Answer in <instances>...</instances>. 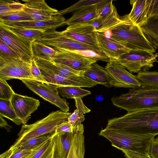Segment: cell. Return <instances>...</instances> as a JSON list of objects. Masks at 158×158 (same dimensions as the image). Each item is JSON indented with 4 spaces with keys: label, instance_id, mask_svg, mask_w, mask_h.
Instances as JSON below:
<instances>
[{
    "label": "cell",
    "instance_id": "6",
    "mask_svg": "<svg viewBox=\"0 0 158 158\" xmlns=\"http://www.w3.org/2000/svg\"><path fill=\"white\" fill-rule=\"evenodd\" d=\"M37 41L54 49H63L76 52H90L102 58L106 62L110 61L99 47L85 44L70 38L61 31H57L56 29L47 30L44 35Z\"/></svg>",
    "mask_w": 158,
    "mask_h": 158
},
{
    "label": "cell",
    "instance_id": "22",
    "mask_svg": "<svg viewBox=\"0 0 158 158\" xmlns=\"http://www.w3.org/2000/svg\"><path fill=\"white\" fill-rule=\"evenodd\" d=\"M83 76L94 81L97 84H101L107 88L112 87V80L105 68L96 62L92 64L89 69L84 72Z\"/></svg>",
    "mask_w": 158,
    "mask_h": 158
},
{
    "label": "cell",
    "instance_id": "8",
    "mask_svg": "<svg viewBox=\"0 0 158 158\" xmlns=\"http://www.w3.org/2000/svg\"><path fill=\"white\" fill-rule=\"evenodd\" d=\"M21 81L28 89L44 100L56 106L63 111H69V107L66 100L59 95V86L33 80Z\"/></svg>",
    "mask_w": 158,
    "mask_h": 158
},
{
    "label": "cell",
    "instance_id": "32",
    "mask_svg": "<svg viewBox=\"0 0 158 158\" xmlns=\"http://www.w3.org/2000/svg\"><path fill=\"white\" fill-rule=\"evenodd\" d=\"M81 88L74 86H63L59 87L58 90L62 97L67 98H81L91 94L90 91Z\"/></svg>",
    "mask_w": 158,
    "mask_h": 158
},
{
    "label": "cell",
    "instance_id": "3",
    "mask_svg": "<svg viewBox=\"0 0 158 158\" xmlns=\"http://www.w3.org/2000/svg\"><path fill=\"white\" fill-rule=\"evenodd\" d=\"M99 135L110 141L113 146L121 151H129L146 156H149L150 147L155 136L106 128L102 129Z\"/></svg>",
    "mask_w": 158,
    "mask_h": 158
},
{
    "label": "cell",
    "instance_id": "18",
    "mask_svg": "<svg viewBox=\"0 0 158 158\" xmlns=\"http://www.w3.org/2000/svg\"><path fill=\"white\" fill-rule=\"evenodd\" d=\"M66 22L65 19L63 16L58 15L48 20H33L3 23L6 25L14 26L26 29L47 30L56 29L57 28L66 25Z\"/></svg>",
    "mask_w": 158,
    "mask_h": 158
},
{
    "label": "cell",
    "instance_id": "24",
    "mask_svg": "<svg viewBox=\"0 0 158 158\" xmlns=\"http://www.w3.org/2000/svg\"><path fill=\"white\" fill-rule=\"evenodd\" d=\"M145 37L156 49H158V14L147 18L140 27Z\"/></svg>",
    "mask_w": 158,
    "mask_h": 158
},
{
    "label": "cell",
    "instance_id": "2",
    "mask_svg": "<svg viewBox=\"0 0 158 158\" xmlns=\"http://www.w3.org/2000/svg\"><path fill=\"white\" fill-rule=\"evenodd\" d=\"M114 106L127 112L158 109V89L141 86L111 98Z\"/></svg>",
    "mask_w": 158,
    "mask_h": 158
},
{
    "label": "cell",
    "instance_id": "10",
    "mask_svg": "<svg viewBox=\"0 0 158 158\" xmlns=\"http://www.w3.org/2000/svg\"><path fill=\"white\" fill-rule=\"evenodd\" d=\"M31 63L20 58L0 59V78L5 80L17 79L35 81L30 70Z\"/></svg>",
    "mask_w": 158,
    "mask_h": 158
},
{
    "label": "cell",
    "instance_id": "34",
    "mask_svg": "<svg viewBox=\"0 0 158 158\" xmlns=\"http://www.w3.org/2000/svg\"><path fill=\"white\" fill-rule=\"evenodd\" d=\"M43 145L36 149L31 150L10 147L0 155V158H31Z\"/></svg>",
    "mask_w": 158,
    "mask_h": 158
},
{
    "label": "cell",
    "instance_id": "21",
    "mask_svg": "<svg viewBox=\"0 0 158 158\" xmlns=\"http://www.w3.org/2000/svg\"><path fill=\"white\" fill-rule=\"evenodd\" d=\"M96 5L85 7L75 11L72 16L66 20V25L69 26L78 24H90L98 17Z\"/></svg>",
    "mask_w": 158,
    "mask_h": 158
},
{
    "label": "cell",
    "instance_id": "45",
    "mask_svg": "<svg viewBox=\"0 0 158 158\" xmlns=\"http://www.w3.org/2000/svg\"><path fill=\"white\" fill-rule=\"evenodd\" d=\"M122 151L127 158H151L149 156L142 155L129 151Z\"/></svg>",
    "mask_w": 158,
    "mask_h": 158
},
{
    "label": "cell",
    "instance_id": "25",
    "mask_svg": "<svg viewBox=\"0 0 158 158\" xmlns=\"http://www.w3.org/2000/svg\"><path fill=\"white\" fill-rule=\"evenodd\" d=\"M121 21L115 7L110 14L94 20L90 24L94 27L96 31L102 33L113 28Z\"/></svg>",
    "mask_w": 158,
    "mask_h": 158
},
{
    "label": "cell",
    "instance_id": "1",
    "mask_svg": "<svg viewBox=\"0 0 158 158\" xmlns=\"http://www.w3.org/2000/svg\"><path fill=\"white\" fill-rule=\"evenodd\" d=\"M106 128L156 136L158 135V109L127 112L120 117L108 119Z\"/></svg>",
    "mask_w": 158,
    "mask_h": 158
},
{
    "label": "cell",
    "instance_id": "48",
    "mask_svg": "<svg viewBox=\"0 0 158 158\" xmlns=\"http://www.w3.org/2000/svg\"><path fill=\"white\" fill-rule=\"evenodd\" d=\"M154 140L156 141V142H158V137H157L156 139H154Z\"/></svg>",
    "mask_w": 158,
    "mask_h": 158
},
{
    "label": "cell",
    "instance_id": "42",
    "mask_svg": "<svg viewBox=\"0 0 158 158\" xmlns=\"http://www.w3.org/2000/svg\"><path fill=\"white\" fill-rule=\"evenodd\" d=\"M30 70L32 75L35 81L47 84L37 66L34 58L31 62Z\"/></svg>",
    "mask_w": 158,
    "mask_h": 158
},
{
    "label": "cell",
    "instance_id": "36",
    "mask_svg": "<svg viewBox=\"0 0 158 158\" xmlns=\"http://www.w3.org/2000/svg\"><path fill=\"white\" fill-rule=\"evenodd\" d=\"M54 136L46 142L31 158H55Z\"/></svg>",
    "mask_w": 158,
    "mask_h": 158
},
{
    "label": "cell",
    "instance_id": "15",
    "mask_svg": "<svg viewBox=\"0 0 158 158\" xmlns=\"http://www.w3.org/2000/svg\"><path fill=\"white\" fill-rule=\"evenodd\" d=\"M18 117L26 124L31 114L36 110L40 105L39 100L32 97L15 93L10 100Z\"/></svg>",
    "mask_w": 158,
    "mask_h": 158
},
{
    "label": "cell",
    "instance_id": "28",
    "mask_svg": "<svg viewBox=\"0 0 158 158\" xmlns=\"http://www.w3.org/2000/svg\"><path fill=\"white\" fill-rule=\"evenodd\" d=\"M2 25L10 31L32 41L40 39L47 30L41 29H29L20 27L6 25L0 22Z\"/></svg>",
    "mask_w": 158,
    "mask_h": 158
},
{
    "label": "cell",
    "instance_id": "4",
    "mask_svg": "<svg viewBox=\"0 0 158 158\" xmlns=\"http://www.w3.org/2000/svg\"><path fill=\"white\" fill-rule=\"evenodd\" d=\"M110 38L131 49H142L156 52V49L144 35L140 27L130 22L126 15L117 25L109 30Z\"/></svg>",
    "mask_w": 158,
    "mask_h": 158
},
{
    "label": "cell",
    "instance_id": "14",
    "mask_svg": "<svg viewBox=\"0 0 158 158\" xmlns=\"http://www.w3.org/2000/svg\"><path fill=\"white\" fill-rule=\"evenodd\" d=\"M66 36L88 45L98 47L97 32L90 24H78L68 26L61 31Z\"/></svg>",
    "mask_w": 158,
    "mask_h": 158
},
{
    "label": "cell",
    "instance_id": "39",
    "mask_svg": "<svg viewBox=\"0 0 158 158\" xmlns=\"http://www.w3.org/2000/svg\"><path fill=\"white\" fill-rule=\"evenodd\" d=\"M16 58H20L14 50L0 39V59L9 60Z\"/></svg>",
    "mask_w": 158,
    "mask_h": 158
},
{
    "label": "cell",
    "instance_id": "37",
    "mask_svg": "<svg viewBox=\"0 0 158 158\" xmlns=\"http://www.w3.org/2000/svg\"><path fill=\"white\" fill-rule=\"evenodd\" d=\"M0 20L4 23L33 20L23 10L0 16Z\"/></svg>",
    "mask_w": 158,
    "mask_h": 158
},
{
    "label": "cell",
    "instance_id": "38",
    "mask_svg": "<svg viewBox=\"0 0 158 158\" xmlns=\"http://www.w3.org/2000/svg\"><path fill=\"white\" fill-rule=\"evenodd\" d=\"M104 0H81L75 3L70 7L58 11V15H63L75 11L82 8L90 6L96 5Z\"/></svg>",
    "mask_w": 158,
    "mask_h": 158
},
{
    "label": "cell",
    "instance_id": "5",
    "mask_svg": "<svg viewBox=\"0 0 158 158\" xmlns=\"http://www.w3.org/2000/svg\"><path fill=\"white\" fill-rule=\"evenodd\" d=\"M71 114L58 110L51 112L45 117L32 124L23 125L17 135L18 138L13 145L54 132L60 124L67 120Z\"/></svg>",
    "mask_w": 158,
    "mask_h": 158
},
{
    "label": "cell",
    "instance_id": "29",
    "mask_svg": "<svg viewBox=\"0 0 158 158\" xmlns=\"http://www.w3.org/2000/svg\"><path fill=\"white\" fill-rule=\"evenodd\" d=\"M85 153L83 133H74L67 158H84Z\"/></svg>",
    "mask_w": 158,
    "mask_h": 158
},
{
    "label": "cell",
    "instance_id": "16",
    "mask_svg": "<svg viewBox=\"0 0 158 158\" xmlns=\"http://www.w3.org/2000/svg\"><path fill=\"white\" fill-rule=\"evenodd\" d=\"M23 11L33 20L51 19L58 15V11L49 6L44 0H24Z\"/></svg>",
    "mask_w": 158,
    "mask_h": 158
},
{
    "label": "cell",
    "instance_id": "35",
    "mask_svg": "<svg viewBox=\"0 0 158 158\" xmlns=\"http://www.w3.org/2000/svg\"><path fill=\"white\" fill-rule=\"evenodd\" d=\"M24 4L18 0H0V16L23 10Z\"/></svg>",
    "mask_w": 158,
    "mask_h": 158
},
{
    "label": "cell",
    "instance_id": "17",
    "mask_svg": "<svg viewBox=\"0 0 158 158\" xmlns=\"http://www.w3.org/2000/svg\"><path fill=\"white\" fill-rule=\"evenodd\" d=\"M98 46L110 59L113 62L131 49L123 44L111 38L107 37L103 33L97 32Z\"/></svg>",
    "mask_w": 158,
    "mask_h": 158
},
{
    "label": "cell",
    "instance_id": "44",
    "mask_svg": "<svg viewBox=\"0 0 158 158\" xmlns=\"http://www.w3.org/2000/svg\"><path fill=\"white\" fill-rule=\"evenodd\" d=\"M158 14V0H152L147 18Z\"/></svg>",
    "mask_w": 158,
    "mask_h": 158
},
{
    "label": "cell",
    "instance_id": "41",
    "mask_svg": "<svg viewBox=\"0 0 158 158\" xmlns=\"http://www.w3.org/2000/svg\"><path fill=\"white\" fill-rule=\"evenodd\" d=\"M15 93L6 81L0 78V99L10 100Z\"/></svg>",
    "mask_w": 158,
    "mask_h": 158
},
{
    "label": "cell",
    "instance_id": "47",
    "mask_svg": "<svg viewBox=\"0 0 158 158\" xmlns=\"http://www.w3.org/2000/svg\"><path fill=\"white\" fill-rule=\"evenodd\" d=\"M0 126L9 131L12 128V127L3 118V117L1 115H0Z\"/></svg>",
    "mask_w": 158,
    "mask_h": 158
},
{
    "label": "cell",
    "instance_id": "13",
    "mask_svg": "<svg viewBox=\"0 0 158 158\" xmlns=\"http://www.w3.org/2000/svg\"><path fill=\"white\" fill-rule=\"evenodd\" d=\"M105 68L112 80V87L136 89L141 86L136 76L128 71L123 66L110 62Z\"/></svg>",
    "mask_w": 158,
    "mask_h": 158
},
{
    "label": "cell",
    "instance_id": "30",
    "mask_svg": "<svg viewBox=\"0 0 158 158\" xmlns=\"http://www.w3.org/2000/svg\"><path fill=\"white\" fill-rule=\"evenodd\" d=\"M56 133L55 131L41 136L31 138L10 147L21 149H34L43 145L48 140L53 137Z\"/></svg>",
    "mask_w": 158,
    "mask_h": 158
},
{
    "label": "cell",
    "instance_id": "26",
    "mask_svg": "<svg viewBox=\"0 0 158 158\" xmlns=\"http://www.w3.org/2000/svg\"><path fill=\"white\" fill-rule=\"evenodd\" d=\"M36 63L58 73L68 76H83V71L73 69L63 64L39 58H35Z\"/></svg>",
    "mask_w": 158,
    "mask_h": 158
},
{
    "label": "cell",
    "instance_id": "43",
    "mask_svg": "<svg viewBox=\"0 0 158 158\" xmlns=\"http://www.w3.org/2000/svg\"><path fill=\"white\" fill-rule=\"evenodd\" d=\"M55 132L57 134H60L74 133L73 128L68 120L64 121L60 124L57 127Z\"/></svg>",
    "mask_w": 158,
    "mask_h": 158
},
{
    "label": "cell",
    "instance_id": "20",
    "mask_svg": "<svg viewBox=\"0 0 158 158\" xmlns=\"http://www.w3.org/2000/svg\"><path fill=\"white\" fill-rule=\"evenodd\" d=\"M77 108L69 116L67 120L72 126L74 133H82L84 131L83 124L85 120L84 114L91 111L84 104L81 98L74 99Z\"/></svg>",
    "mask_w": 158,
    "mask_h": 158
},
{
    "label": "cell",
    "instance_id": "33",
    "mask_svg": "<svg viewBox=\"0 0 158 158\" xmlns=\"http://www.w3.org/2000/svg\"><path fill=\"white\" fill-rule=\"evenodd\" d=\"M136 76L141 86L158 89V72L141 71Z\"/></svg>",
    "mask_w": 158,
    "mask_h": 158
},
{
    "label": "cell",
    "instance_id": "7",
    "mask_svg": "<svg viewBox=\"0 0 158 158\" xmlns=\"http://www.w3.org/2000/svg\"><path fill=\"white\" fill-rule=\"evenodd\" d=\"M158 52L142 49H132L121 55L113 62L120 64L130 73L147 71L158 62Z\"/></svg>",
    "mask_w": 158,
    "mask_h": 158
},
{
    "label": "cell",
    "instance_id": "19",
    "mask_svg": "<svg viewBox=\"0 0 158 158\" xmlns=\"http://www.w3.org/2000/svg\"><path fill=\"white\" fill-rule=\"evenodd\" d=\"M152 0H131L132 6L130 13L126 17L130 22L140 27L147 19L148 15Z\"/></svg>",
    "mask_w": 158,
    "mask_h": 158
},
{
    "label": "cell",
    "instance_id": "27",
    "mask_svg": "<svg viewBox=\"0 0 158 158\" xmlns=\"http://www.w3.org/2000/svg\"><path fill=\"white\" fill-rule=\"evenodd\" d=\"M32 49L34 58L52 61L56 50L37 40L32 42Z\"/></svg>",
    "mask_w": 158,
    "mask_h": 158
},
{
    "label": "cell",
    "instance_id": "23",
    "mask_svg": "<svg viewBox=\"0 0 158 158\" xmlns=\"http://www.w3.org/2000/svg\"><path fill=\"white\" fill-rule=\"evenodd\" d=\"M74 133L56 134L54 136L55 142V158H67L71 147Z\"/></svg>",
    "mask_w": 158,
    "mask_h": 158
},
{
    "label": "cell",
    "instance_id": "12",
    "mask_svg": "<svg viewBox=\"0 0 158 158\" xmlns=\"http://www.w3.org/2000/svg\"><path fill=\"white\" fill-rule=\"evenodd\" d=\"M53 61L65 65L76 70L85 72L97 60L95 58L81 55L67 50L58 49Z\"/></svg>",
    "mask_w": 158,
    "mask_h": 158
},
{
    "label": "cell",
    "instance_id": "11",
    "mask_svg": "<svg viewBox=\"0 0 158 158\" xmlns=\"http://www.w3.org/2000/svg\"><path fill=\"white\" fill-rule=\"evenodd\" d=\"M36 64L47 84L59 87L69 86L88 88L93 87L97 85L94 81L84 76H64Z\"/></svg>",
    "mask_w": 158,
    "mask_h": 158
},
{
    "label": "cell",
    "instance_id": "40",
    "mask_svg": "<svg viewBox=\"0 0 158 158\" xmlns=\"http://www.w3.org/2000/svg\"><path fill=\"white\" fill-rule=\"evenodd\" d=\"M98 18H101L111 13L115 7L113 4V0H104L96 5Z\"/></svg>",
    "mask_w": 158,
    "mask_h": 158
},
{
    "label": "cell",
    "instance_id": "9",
    "mask_svg": "<svg viewBox=\"0 0 158 158\" xmlns=\"http://www.w3.org/2000/svg\"><path fill=\"white\" fill-rule=\"evenodd\" d=\"M0 39L10 47L22 60L29 63L34 57L32 41L16 34L0 25Z\"/></svg>",
    "mask_w": 158,
    "mask_h": 158
},
{
    "label": "cell",
    "instance_id": "46",
    "mask_svg": "<svg viewBox=\"0 0 158 158\" xmlns=\"http://www.w3.org/2000/svg\"><path fill=\"white\" fill-rule=\"evenodd\" d=\"M149 156L151 158H158V142L154 140L150 147Z\"/></svg>",
    "mask_w": 158,
    "mask_h": 158
},
{
    "label": "cell",
    "instance_id": "31",
    "mask_svg": "<svg viewBox=\"0 0 158 158\" xmlns=\"http://www.w3.org/2000/svg\"><path fill=\"white\" fill-rule=\"evenodd\" d=\"M0 115L11 120L17 125H23L17 116L10 100L0 99Z\"/></svg>",
    "mask_w": 158,
    "mask_h": 158
}]
</instances>
